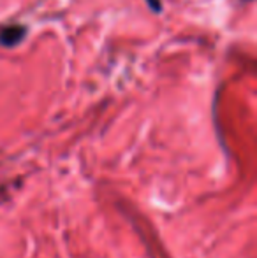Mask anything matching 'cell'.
I'll use <instances>...</instances> for the list:
<instances>
[{
    "mask_svg": "<svg viewBox=\"0 0 257 258\" xmlns=\"http://www.w3.org/2000/svg\"><path fill=\"white\" fill-rule=\"evenodd\" d=\"M25 35V28L21 27H9L4 28V32L0 34V42L6 46H13L18 41H21V37Z\"/></svg>",
    "mask_w": 257,
    "mask_h": 258,
    "instance_id": "6da1fadb",
    "label": "cell"
}]
</instances>
